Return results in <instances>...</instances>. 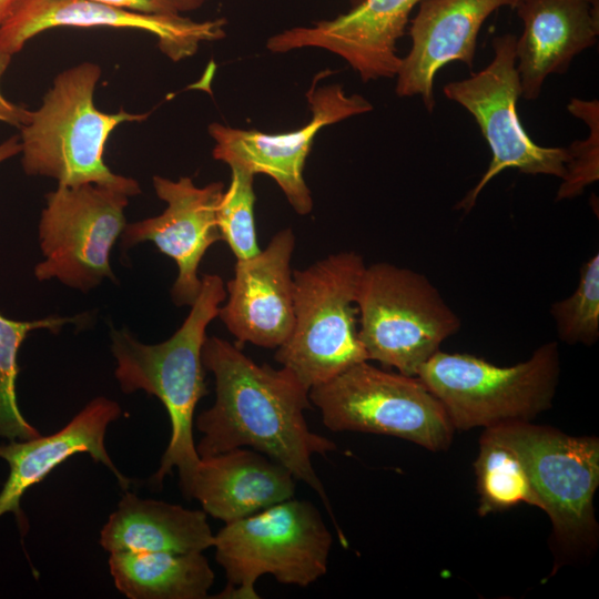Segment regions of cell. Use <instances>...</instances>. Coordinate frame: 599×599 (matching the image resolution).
Masks as SVG:
<instances>
[{
  "label": "cell",
  "instance_id": "1",
  "mask_svg": "<svg viewBox=\"0 0 599 599\" xmlns=\"http://www.w3.org/2000/svg\"><path fill=\"white\" fill-rule=\"evenodd\" d=\"M202 363L214 375L215 402L196 418L203 434L199 456L252 447L315 490L335 521L312 457L326 456L336 445L308 428L304 412L312 407L309 389L290 369L258 365L216 336L206 337Z\"/></svg>",
  "mask_w": 599,
  "mask_h": 599
},
{
  "label": "cell",
  "instance_id": "2",
  "mask_svg": "<svg viewBox=\"0 0 599 599\" xmlns=\"http://www.w3.org/2000/svg\"><path fill=\"white\" fill-rule=\"evenodd\" d=\"M226 291L222 277L205 274L201 290L181 327L166 341L149 345L126 328L111 331V351L116 359L115 377L126 393L144 390L158 397L171 422V437L151 488L160 489L174 467L187 497L200 463L193 439V417L199 400L206 395L202 347L206 327L217 317Z\"/></svg>",
  "mask_w": 599,
  "mask_h": 599
},
{
  "label": "cell",
  "instance_id": "3",
  "mask_svg": "<svg viewBox=\"0 0 599 599\" xmlns=\"http://www.w3.org/2000/svg\"><path fill=\"white\" fill-rule=\"evenodd\" d=\"M101 68L84 62L61 72L31 111L20 135L22 167L28 175L55 179L69 186L94 183L119 189L129 196L140 193L139 183L113 173L103 153L112 131L123 122L144 121L149 113H104L93 102Z\"/></svg>",
  "mask_w": 599,
  "mask_h": 599
},
{
  "label": "cell",
  "instance_id": "4",
  "mask_svg": "<svg viewBox=\"0 0 599 599\" xmlns=\"http://www.w3.org/2000/svg\"><path fill=\"white\" fill-rule=\"evenodd\" d=\"M519 457L551 522L555 570L597 549L599 526L593 498L599 486V439L571 436L531 422L485 428Z\"/></svg>",
  "mask_w": 599,
  "mask_h": 599
},
{
  "label": "cell",
  "instance_id": "5",
  "mask_svg": "<svg viewBox=\"0 0 599 599\" xmlns=\"http://www.w3.org/2000/svg\"><path fill=\"white\" fill-rule=\"evenodd\" d=\"M366 264L349 251L294 271V326L275 359L308 389L368 361L358 337L357 296Z\"/></svg>",
  "mask_w": 599,
  "mask_h": 599
},
{
  "label": "cell",
  "instance_id": "6",
  "mask_svg": "<svg viewBox=\"0 0 599 599\" xmlns=\"http://www.w3.org/2000/svg\"><path fill=\"white\" fill-rule=\"evenodd\" d=\"M332 544L319 511L307 500L290 498L225 524L213 547L227 582L215 598L257 599L255 583L263 575L307 587L326 573Z\"/></svg>",
  "mask_w": 599,
  "mask_h": 599
},
{
  "label": "cell",
  "instance_id": "7",
  "mask_svg": "<svg viewBox=\"0 0 599 599\" xmlns=\"http://www.w3.org/2000/svg\"><path fill=\"white\" fill-rule=\"evenodd\" d=\"M559 376L557 342L540 345L527 361L509 367L438 351L417 373L459 430L531 422L552 406Z\"/></svg>",
  "mask_w": 599,
  "mask_h": 599
},
{
  "label": "cell",
  "instance_id": "8",
  "mask_svg": "<svg viewBox=\"0 0 599 599\" xmlns=\"http://www.w3.org/2000/svg\"><path fill=\"white\" fill-rule=\"evenodd\" d=\"M358 337L368 361L417 376L461 327L427 276L390 263L366 265L358 296Z\"/></svg>",
  "mask_w": 599,
  "mask_h": 599
},
{
  "label": "cell",
  "instance_id": "9",
  "mask_svg": "<svg viewBox=\"0 0 599 599\" xmlns=\"http://www.w3.org/2000/svg\"><path fill=\"white\" fill-rule=\"evenodd\" d=\"M309 399L333 432L394 436L430 451L447 450L455 428L417 376L390 373L364 361L309 389Z\"/></svg>",
  "mask_w": 599,
  "mask_h": 599
},
{
  "label": "cell",
  "instance_id": "10",
  "mask_svg": "<svg viewBox=\"0 0 599 599\" xmlns=\"http://www.w3.org/2000/svg\"><path fill=\"white\" fill-rule=\"evenodd\" d=\"M516 40L511 33L494 38V58L488 65L444 87L445 95L474 116L491 152L488 169L456 205L465 212L473 209L483 189L504 170L562 179L569 161L568 148L535 143L520 122L517 103L521 85Z\"/></svg>",
  "mask_w": 599,
  "mask_h": 599
},
{
  "label": "cell",
  "instance_id": "11",
  "mask_svg": "<svg viewBox=\"0 0 599 599\" xmlns=\"http://www.w3.org/2000/svg\"><path fill=\"white\" fill-rule=\"evenodd\" d=\"M129 195L94 183L58 187L45 195L39 222L44 260L37 264L39 281L57 278L88 292L103 278H113L110 254L125 227Z\"/></svg>",
  "mask_w": 599,
  "mask_h": 599
},
{
  "label": "cell",
  "instance_id": "12",
  "mask_svg": "<svg viewBox=\"0 0 599 599\" xmlns=\"http://www.w3.org/2000/svg\"><path fill=\"white\" fill-rule=\"evenodd\" d=\"M329 70L315 75L306 93L312 118L297 130L283 133H265L221 123L209 125L215 141L212 151L215 160L230 167H240L252 174L272 177L298 214L312 211L313 200L305 183L303 170L317 132L329 124L373 110L368 100L359 94L345 93L341 84L318 85Z\"/></svg>",
  "mask_w": 599,
  "mask_h": 599
},
{
  "label": "cell",
  "instance_id": "13",
  "mask_svg": "<svg viewBox=\"0 0 599 599\" xmlns=\"http://www.w3.org/2000/svg\"><path fill=\"white\" fill-rule=\"evenodd\" d=\"M225 20L193 21L181 14H148L93 0H16L0 29V49L14 54L35 34L55 27L138 29L156 35L173 61L194 54L202 41L225 37Z\"/></svg>",
  "mask_w": 599,
  "mask_h": 599
},
{
  "label": "cell",
  "instance_id": "14",
  "mask_svg": "<svg viewBox=\"0 0 599 599\" xmlns=\"http://www.w3.org/2000/svg\"><path fill=\"white\" fill-rule=\"evenodd\" d=\"M153 186L166 209L158 216L125 225L122 246L129 248L150 241L173 258L179 274L171 290L172 300L176 305L191 306L201 290V260L211 245L222 240L216 211L224 184L213 182L199 187L187 176L172 181L155 175Z\"/></svg>",
  "mask_w": 599,
  "mask_h": 599
},
{
  "label": "cell",
  "instance_id": "15",
  "mask_svg": "<svg viewBox=\"0 0 599 599\" xmlns=\"http://www.w3.org/2000/svg\"><path fill=\"white\" fill-rule=\"evenodd\" d=\"M420 1L363 0L334 19L276 33L266 47L278 53L321 48L343 58L364 82L394 78L402 60L396 43L405 34L409 16Z\"/></svg>",
  "mask_w": 599,
  "mask_h": 599
},
{
  "label": "cell",
  "instance_id": "16",
  "mask_svg": "<svg viewBox=\"0 0 599 599\" xmlns=\"http://www.w3.org/2000/svg\"><path fill=\"white\" fill-rule=\"evenodd\" d=\"M294 247L295 236L287 227L254 257L236 261L217 316L238 342L277 348L288 338L295 318Z\"/></svg>",
  "mask_w": 599,
  "mask_h": 599
},
{
  "label": "cell",
  "instance_id": "17",
  "mask_svg": "<svg viewBox=\"0 0 599 599\" xmlns=\"http://www.w3.org/2000/svg\"><path fill=\"white\" fill-rule=\"evenodd\" d=\"M515 0H422L409 20L412 49L397 71L398 97L420 95L435 108L434 80L446 64L459 61L473 68L477 38L486 19Z\"/></svg>",
  "mask_w": 599,
  "mask_h": 599
},
{
  "label": "cell",
  "instance_id": "18",
  "mask_svg": "<svg viewBox=\"0 0 599 599\" xmlns=\"http://www.w3.org/2000/svg\"><path fill=\"white\" fill-rule=\"evenodd\" d=\"M121 414L116 402L98 397L52 435L1 445L0 458L8 461L10 474L0 493V516L13 512L21 531L26 532L28 525L20 508L21 497L57 466L79 453H87L106 466L126 491L131 480L115 467L104 446L108 425L120 418Z\"/></svg>",
  "mask_w": 599,
  "mask_h": 599
},
{
  "label": "cell",
  "instance_id": "19",
  "mask_svg": "<svg viewBox=\"0 0 599 599\" xmlns=\"http://www.w3.org/2000/svg\"><path fill=\"white\" fill-rule=\"evenodd\" d=\"M522 23L516 40L521 98L535 100L546 78L564 74L599 34V0H515Z\"/></svg>",
  "mask_w": 599,
  "mask_h": 599
},
{
  "label": "cell",
  "instance_id": "20",
  "mask_svg": "<svg viewBox=\"0 0 599 599\" xmlns=\"http://www.w3.org/2000/svg\"><path fill=\"white\" fill-rule=\"evenodd\" d=\"M295 480L280 463L242 447L200 457L186 498L231 524L293 498Z\"/></svg>",
  "mask_w": 599,
  "mask_h": 599
},
{
  "label": "cell",
  "instance_id": "21",
  "mask_svg": "<svg viewBox=\"0 0 599 599\" xmlns=\"http://www.w3.org/2000/svg\"><path fill=\"white\" fill-rule=\"evenodd\" d=\"M206 514L142 499L126 491L101 530L100 545L115 551L195 552L213 547Z\"/></svg>",
  "mask_w": 599,
  "mask_h": 599
},
{
  "label": "cell",
  "instance_id": "22",
  "mask_svg": "<svg viewBox=\"0 0 599 599\" xmlns=\"http://www.w3.org/2000/svg\"><path fill=\"white\" fill-rule=\"evenodd\" d=\"M109 567L115 587L130 599H204L214 582L200 551H115Z\"/></svg>",
  "mask_w": 599,
  "mask_h": 599
},
{
  "label": "cell",
  "instance_id": "23",
  "mask_svg": "<svg viewBox=\"0 0 599 599\" xmlns=\"http://www.w3.org/2000/svg\"><path fill=\"white\" fill-rule=\"evenodd\" d=\"M475 473L480 516L507 510L522 502L540 509V501L517 454L486 430L479 439Z\"/></svg>",
  "mask_w": 599,
  "mask_h": 599
},
{
  "label": "cell",
  "instance_id": "24",
  "mask_svg": "<svg viewBox=\"0 0 599 599\" xmlns=\"http://www.w3.org/2000/svg\"><path fill=\"white\" fill-rule=\"evenodd\" d=\"M77 317H47L32 322H18L0 313V437L10 441L29 440L39 437V432L22 416L16 395V379L19 372L17 355L28 333L47 328L57 333L64 324Z\"/></svg>",
  "mask_w": 599,
  "mask_h": 599
},
{
  "label": "cell",
  "instance_id": "25",
  "mask_svg": "<svg viewBox=\"0 0 599 599\" xmlns=\"http://www.w3.org/2000/svg\"><path fill=\"white\" fill-rule=\"evenodd\" d=\"M550 314L560 341L569 344L593 345L599 337V253L596 252L580 268L575 292L555 302Z\"/></svg>",
  "mask_w": 599,
  "mask_h": 599
},
{
  "label": "cell",
  "instance_id": "26",
  "mask_svg": "<svg viewBox=\"0 0 599 599\" xmlns=\"http://www.w3.org/2000/svg\"><path fill=\"white\" fill-rule=\"evenodd\" d=\"M231 183L217 205L216 221L222 240L236 261H242L261 252L254 217V174L240 167H231Z\"/></svg>",
  "mask_w": 599,
  "mask_h": 599
},
{
  "label": "cell",
  "instance_id": "27",
  "mask_svg": "<svg viewBox=\"0 0 599 599\" xmlns=\"http://www.w3.org/2000/svg\"><path fill=\"white\" fill-rule=\"evenodd\" d=\"M568 111L585 121L589 135L573 141L568 148L569 161L557 191L556 201L573 199L599 179V103L598 100L571 99Z\"/></svg>",
  "mask_w": 599,
  "mask_h": 599
},
{
  "label": "cell",
  "instance_id": "28",
  "mask_svg": "<svg viewBox=\"0 0 599 599\" xmlns=\"http://www.w3.org/2000/svg\"><path fill=\"white\" fill-rule=\"evenodd\" d=\"M11 54L0 49V78L3 72L7 70L10 61ZM31 115V111L27 110L21 105H17L8 101L2 93L0 92V121L8 124L21 128L26 124Z\"/></svg>",
  "mask_w": 599,
  "mask_h": 599
},
{
  "label": "cell",
  "instance_id": "29",
  "mask_svg": "<svg viewBox=\"0 0 599 599\" xmlns=\"http://www.w3.org/2000/svg\"><path fill=\"white\" fill-rule=\"evenodd\" d=\"M148 14H180L167 0H93Z\"/></svg>",
  "mask_w": 599,
  "mask_h": 599
},
{
  "label": "cell",
  "instance_id": "30",
  "mask_svg": "<svg viewBox=\"0 0 599 599\" xmlns=\"http://www.w3.org/2000/svg\"><path fill=\"white\" fill-rule=\"evenodd\" d=\"M21 152L20 138L17 135L9 138L0 144V163Z\"/></svg>",
  "mask_w": 599,
  "mask_h": 599
},
{
  "label": "cell",
  "instance_id": "31",
  "mask_svg": "<svg viewBox=\"0 0 599 599\" xmlns=\"http://www.w3.org/2000/svg\"><path fill=\"white\" fill-rule=\"evenodd\" d=\"M177 13L200 8L209 0H167Z\"/></svg>",
  "mask_w": 599,
  "mask_h": 599
},
{
  "label": "cell",
  "instance_id": "32",
  "mask_svg": "<svg viewBox=\"0 0 599 599\" xmlns=\"http://www.w3.org/2000/svg\"><path fill=\"white\" fill-rule=\"evenodd\" d=\"M16 0H0V29L10 13Z\"/></svg>",
  "mask_w": 599,
  "mask_h": 599
},
{
  "label": "cell",
  "instance_id": "33",
  "mask_svg": "<svg viewBox=\"0 0 599 599\" xmlns=\"http://www.w3.org/2000/svg\"><path fill=\"white\" fill-rule=\"evenodd\" d=\"M351 2V4L354 7L358 3H361L363 0H348Z\"/></svg>",
  "mask_w": 599,
  "mask_h": 599
}]
</instances>
